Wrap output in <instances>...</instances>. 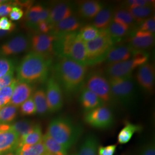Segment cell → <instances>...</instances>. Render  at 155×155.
<instances>
[{"label": "cell", "instance_id": "cell-5", "mask_svg": "<svg viewBox=\"0 0 155 155\" xmlns=\"http://www.w3.org/2000/svg\"><path fill=\"white\" fill-rule=\"evenodd\" d=\"M116 43L106 29H100L99 35L94 40L85 42L87 66L97 64L104 61L105 58L111 48Z\"/></svg>", "mask_w": 155, "mask_h": 155}, {"label": "cell", "instance_id": "cell-42", "mask_svg": "<svg viewBox=\"0 0 155 155\" xmlns=\"http://www.w3.org/2000/svg\"><path fill=\"white\" fill-rule=\"evenodd\" d=\"M116 149V144L99 146L98 148V155H114Z\"/></svg>", "mask_w": 155, "mask_h": 155}, {"label": "cell", "instance_id": "cell-26", "mask_svg": "<svg viewBox=\"0 0 155 155\" xmlns=\"http://www.w3.org/2000/svg\"><path fill=\"white\" fill-rule=\"evenodd\" d=\"M142 130L143 127L141 125L127 121L125 124V126L118 134V143L120 144H127L130 141L134 134L140 132Z\"/></svg>", "mask_w": 155, "mask_h": 155}, {"label": "cell", "instance_id": "cell-11", "mask_svg": "<svg viewBox=\"0 0 155 155\" xmlns=\"http://www.w3.org/2000/svg\"><path fill=\"white\" fill-rule=\"evenodd\" d=\"M136 79L140 86L146 93H153L155 82L154 64L147 62L139 67L136 74Z\"/></svg>", "mask_w": 155, "mask_h": 155}, {"label": "cell", "instance_id": "cell-48", "mask_svg": "<svg viewBox=\"0 0 155 155\" xmlns=\"http://www.w3.org/2000/svg\"><path fill=\"white\" fill-rule=\"evenodd\" d=\"M13 6H16L20 8L21 9L25 8L26 9L27 11L28 9L32 7L33 4V1H12Z\"/></svg>", "mask_w": 155, "mask_h": 155}, {"label": "cell", "instance_id": "cell-6", "mask_svg": "<svg viewBox=\"0 0 155 155\" xmlns=\"http://www.w3.org/2000/svg\"><path fill=\"white\" fill-rule=\"evenodd\" d=\"M111 92L115 103L130 106L136 98V90L132 75L109 78Z\"/></svg>", "mask_w": 155, "mask_h": 155}, {"label": "cell", "instance_id": "cell-19", "mask_svg": "<svg viewBox=\"0 0 155 155\" xmlns=\"http://www.w3.org/2000/svg\"><path fill=\"white\" fill-rule=\"evenodd\" d=\"M33 88L31 84L19 82L16 84L9 104L18 107L32 96Z\"/></svg>", "mask_w": 155, "mask_h": 155}, {"label": "cell", "instance_id": "cell-21", "mask_svg": "<svg viewBox=\"0 0 155 155\" xmlns=\"http://www.w3.org/2000/svg\"><path fill=\"white\" fill-rule=\"evenodd\" d=\"M50 8H45L42 6H32L25 13V20L28 25L36 27L38 22L45 21L50 15Z\"/></svg>", "mask_w": 155, "mask_h": 155}, {"label": "cell", "instance_id": "cell-18", "mask_svg": "<svg viewBox=\"0 0 155 155\" xmlns=\"http://www.w3.org/2000/svg\"><path fill=\"white\" fill-rule=\"evenodd\" d=\"M66 58H70L81 64L87 66V52L85 42L81 39L78 32L76 38L70 47Z\"/></svg>", "mask_w": 155, "mask_h": 155}, {"label": "cell", "instance_id": "cell-34", "mask_svg": "<svg viewBox=\"0 0 155 155\" xmlns=\"http://www.w3.org/2000/svg\"><path fill=\"white\" fill-rule=\"evenodd\" d=\"M36 124L35 122L28 120H22L18 121L11 124L12 129L18 135L20 138L23 136L31 132Z\"/></svg>", "mask_w": 155, "mask_h": 155}, {"label": "cell", "instance_id": "cell-22", "mask_svg": "<svg viewBox=\"0 0 155 155\" xmlns=\"http://www.w3.org/2000/svg\"><path fill=\"white\" fill-rule=\"evenodd\" d=\"M80 92L79 102L85 112L105 105L100 98L89 89L83 87Z\"/></svg>", "mask_w": 155, "mask_h": 155}, {"label": "cell", "instance_id": "cell-35", "mask_svg": "<svg viewBox=\"0 0 155 155\" xmlns=\"http://www.w3.org/2000/svg\"><path fill=\"white\" fill-rule=\"evenodd\" d=\"M100 29L94 25L88 24L80 29L78 35L84 42H87L95 39L100 34Z\"/></svg>", "mask_w": 155, "mask_h": 155}, {"label": "cell", "instance_id": "cell-15", "mask_svg": "<svg viewBox=\"0 0 155 155\" xmlns=\"http://www.w3.org/2000/svg\"><path fill=\"white\" fill-rule=\"evenodd\" d=\"M155 40L153 33L138 30L127 40V45L134 50L145 51L153 47Z\"/></svg>", "mask_w": 155, "mask_h": 155}, {"label": "cell", "instance_id": "cell-43", "mask_svg": "<svg viewBox=\"0 0 155 155\" xmlns=\"http://www.w3.org/2000/svg\"><path fill=\"white\" fill-rule=\"evenodd\" d=\"M15 28V25L7 17L0 18V30L12 32Z\"/></svg>", "mask_w": 155, "mask_h": 155}, {"label": "cell", "instance_id": "cell-31", "mask_svg": "<svg viewBox=\"0 0 155 155\" xmlns=\"http://www.w3.org/2000/svg\"><path fill=\"white\" fill-rule=\"evenodd\" d=\"M106 29L116 43L117 40H120L122 38L125 37L131 31V29L127 25L116 22L113 20Z\"/></svg>", "mask_w": 155, "mask_h": 155}, {"label": "cell", "instance_id": "cell-32", "mask_svg": "<svg viewBox=\"0 0 155 155\" xmlns=\"http://www.w3.org/2000/svg\"><path fill=\"white\" fill-rule=\"evenodd\" d=\"M42 141L50 155H67V150L47 133L43 135Z\"/></svg>", "mask_w": 155, "mask_h": 155}, {"label": "cell", "instance_id": "cell-4", "mask_svg": "<svg viewBox=\"0 0 155 155\" xmlns=\"http://www.w3.org/2000/svg\"><path fill=\"white\" fill-rule=\"evenodd\" d=\"M149 57V54L146 51L134 50L131 59L126 61L107 64L105 70L106 75L109 78L131 76L136 68L148 62Z\"/></svg>", "mask_w": 155, "mask_h": 155}, {"label": "cell", "instance_id": "cell-44", "mask_svg": "<svg viewBox=\"0 0 155 155\" xmlns=\"http://www.w3.org/2000/svg\"><path fill=\"white\" fill-rule=\"evenodd\" d=\"M14 79V71H12L2 77H0V90L10 85Z\"/></svg>", "mask_w": 155, "mask_h": 155}, {"label": "cell", "instance_id": "cell-33", "mask_svg": "<svg viewBox=\"0 0 155 155\" xmlns=\"http://www.w3.org/2000/svg\"><path fill=\"white\" fill-rule=\"evenodd\" d=\"M17 107L8 104L0 109V124H9L16 117Z\"/></svg>", "mask_w": 155, "mask_h": 155}, {"label": "cell", "instance_id": "cell-39", "mask_svg": "<svg viewBox=\"0 0 155 155\" xmlns=\"http://www.w3.org/2000/svg\"><path fill=\"white\" fill-rule=\"evenodd\" d=\"M139 30L154 34L155 32V16L153 15L150 17L140 24Z\"/></svg>", "mask_w": 155, "mask_h": 155}, {"label": "cell", "instance_id": "cell-29", "mask_svg": "<svg viewBox=\"0 0 155 155\" xmlns=\"http://www.w3.org/2000/svg\"><path fill=\"white\" fill-rule=\"evenodd\" d=\"M154 9V5H148L130 8L129 10L137 24H140L146 19L153 16Z\"/></svg>", "mask_w": 155, "mask_h": 155}, {"label": "cell", "instance_id": "cell-24", "mask_svg": "<svg viewBox=\"0 0 155 155\" xmlns=\"http://www.w3.org/2000/svg\"><path fill=\"white\" fill-rule=\"evenodd\" d=\"M114 9L111 6L103 8L94 17L93 25L99 29H104L108 27L113 21Z\"/></svg>", "mask_w": 155, "mask_h": 155}, {"label": "cell", "instance_id": "cell-46", "mask_svg": "<svg viewBox=\"0 0 155 155\" xmlns=\"http://www.w3.org/2000/svg\"><path fill=\"white\" fill-rule=\"evenodd\" d=\"M24 15V11L20 8L13 6L12 7L11 12L9 14V17L11 20L18 21L22 18Z\"/></svg>", "mask_w": 155, "mask_h": 155}, {"label": "cell", "instance_id": "cell-38", "mask_svg": "<svg viewBox=\"0 0 155 155\" xmlns=\"http://www.w3.org/2000/svg\"><path fill=\"white\" fill-rule=\"evenodd\" d=\"M15 65L13 61L7 58H0V77L14 71Z\"/></svg>", "mask_w": 155, "mask_h": 155}, {"label": "cell", "instance_id": "cell-30", "mask_svg": "<svg viewBox=\"0 0 155 155\" xmlns=\"http://www.w3.org/2000/svg\"><path fill=\"white\" fill-rule=\"evenodd\" d=\"M15 151L16 155H50L43 141L33 145H22Z\"/></svg>", "mask_w": 155, "mask_h": 155}, {"label": "cell", "instance_id": "cell-9", "mask_svg": "<svg viewBox=\"0 0 155 155\" xmlns=\"http://www.w3.org/2000/svg\"><path fill=\"white\" fill-rule=\"evenodd\" d=\"M45 93L50 113L61 110L64 105L63 92L60 84L53 77L47 80Z\"/></svg>", "mask_w": 155, "mask_h": 155}, {"label": "cell", "instance_id": "cell-14", "mask_svg": "<svg viewBox=\"0 0 155 155\" xmlns=\"http://www.w3.org/2000/svg\"><path fill=\"white\" fill-rule=\"evenodd\" d=\"M74 7L70 2H60L56 3L50 9V15L46 20L52 25L61 20L74 15Z\"/></svg>", "mask_w": 155, "mask_h": 155}, {"label": "cell", "instance_id": "cell-45", "mask_svg": "<svg viewBox=\"0 0 155 155\" xmlns=\"http://www.w3.org/2000/svg\"><path fill=\"white\" fill-rule=\"evenodd\" d=\"M13 6L12 1H5L4 3L0 4V17L9 15Z\"/></svg>", "mask_w": 155, "mask_h": 155}, {"label": "cell", "instance_id": "cell-8", "mask_svg": "<svg viewBox=\"0 0 155 155\" xmlns=\"http://www.w3.org/2000/svg\"><path fill=\"white\" fill-rule=\"evenodd\" d=\"M83 120L89 126L99 129L110 128L114 122L113 113L109 107L105 105L85 112Z\"/></svg>", "mask_w": 155, "mask_h": 155}, {"label": "cell", "instance_id": "cell-27", "mask_svg": "<svg viewBox=\"0 0 155 155\" xmlns=\"http://www.w3.org/2000/svg\"><path fill=\"white\" fill-rule=\"evenodd\" d=\"M43 134L41 126L36 124L33 129L19 139L18 148L22 145H33L42 142Z\"/></svg>", "mask_w": 155, "mask_h": 155}, {"label": "cell", "instance_id": "cell-40", "mask_svg": "<svg viewBox=\"0 0 155 155\" xmlns=\"http://www.w3.org/2000/svg\"><path fill=\"white\" fill-rule=\"evenodd\" d=\"M126 7L127 8H133L139 6H144L154 5L155 1H149V0H129L125 2Z\"/></svg>", "mask_w": 155, "mask_h": 155}, {"label": "cell", "instance_id": "cell-37", "mask_svg": "<svg viewBox=\"0 0 155 155\" xmlns=\"http://www.w3.org/2000/svg\"><path fill=\"white\" fill-rule=\"evenodd\" d=\"M20 111L22 116H32L36 113V106L33 101L32 96L26 100L20 106Z\"/></svg>", "mask_w": 155, "mask_h": 155}, {"label": "cell", "instance_id": "cell-36", "mask_svg": "<svg viewBox=\"0 0 155 155\" xmlns=\"http://www.w3.org/2000/svg\"><path fill=\"white\" fill-rule=\"evenodd\" d=\"M18 81L17 79H15L10 85L0 90V109L10 102L13 90Z\"/></svg>", "mask_w": 155, "mask_h": 155}, {"label": "cell", "instance_id": "cell-2", "mask_svg": "<svg viewBox=\"0 0 155 155\" xmlns=\"http://www.w3.org/2000/svg\"><path fill=\"white\" fill-rule=\"evenodd\" d=\"M51 63V59L32 51L24 56L17 67V79L31 84L43 82L47 79Z\"/></svg>", "mask_w": 155, "mask_h": 155}, {"label": "cell", "instance_id": "cell-23", "mask_svg": "<svg viewBox=\"0 0 155 155\" xmlns=\"http://www.w3.org/2000/svg\"><path fill=\"white\" fill-rule=\"evenodd\" d=\"M113 20L127 25L131 30L134 29L137 25L129 9L125 6H120L114 9Z\"/></svg>", "mask_w": 155, "mask_h": 155}, {"label": "cell", "instance_id": "cell-1", "mask_svg": "<svg viewBox=\"0 0 155 155\" xmlns=\"http://www.w3.org/2000/svg\"><path fill=\"white\" fill-rule=\"evenodd\" d=\"M53 77L68 95L77 94L83 89L87 74V66L66 57H59L53 67Z\"/></svg>", "mask_w": 155, "mask_h": 155}, {"label": "cell", "instance_id": "cell-41", "mask_svg": "<svg viewBox=\"0 0 155 155\" xmlns=\"http://www.w3.org/2000/svg\"><path fill=\"white\" fill-rule=\"evenodd\" d=\"M138 155H155V144L154 141H150L140 150Z\"/></svg>", "mask_w": 155, "mask_h": 155}, {"label": "cell", "instance_id": "cell-20", "mask_svg": "<svg viewBox=\"0 0 155 155\" xmlns=\"http://www.w3.org/2000/svg\"><path fill=\"white\" fill-rule=\"evenodd\" d=\"M101 2L97 1H82L77 4V12L80 18L85 20L94 18L103 8Z\"/></svg>", "mask_w": 155, "mask_h": 155}, {"label": "cell", "instance_id": "cell-7", "mask_svg": "<svg viewBox=\"0 0 155 155\" xmlns=\"http://www.w3.org/2000/svg\"><path fill=\"white\" fill-rule=\"evenodd\" d=\"M96 94L105 104H115L109 80L102 73L91 71L87 74L84 86Z\"/></svg>", "mask_w": 155, "mask_h": 155}, {"label": "cell", "instance_id": "cell-12", "mask_svg": "<svg viewBox=\"0 0 155 155\" xmlns=\"http://www.w3.org/2000/svg\"><path fill=\"white\" fill-rule=\"evenodd\" d=\"M20 137L9 124H0V155L16 150Z\"/></svg>", "mask_w": 155, "mask_h": 155}, {"label": "cell", "instance_id": "cell-3", "mask_svg": "<svg viewBox=\"0 0 155 155\" xmlns=\"http://www.w3.org/2000/svg\"><path fill=\"white\" fill-rule=\"evenodd\" d=\"M83 131L70 117L59 116L51 121L46 133L68 150L77 143Z\"/></svg>", "mask_w": 155, "mask_h": 155}, {"label": "cell", "instance_id": "cell-49", "mask_svg": "<svg viewBox=\"0 0 155 155\" xmlns=\"http://www.w3.org/2000/svg\"><path fill=\"white\" fill-rule=\"evenodd\" d=\"M10 33V32H8V31L0 30V38H2V37L5 36L6 35H8V33Z\"/></svg>", "mask_w": 155, "mask_h": 155}, {"label": "cell", "instance_id": "cell-50", "mask_svg": "<svg viewBox=\"0 0 155 155\" xmlns=\"http://www.w3.org/2000/svg\"><path fill=\"white\" fill-rule=\"evenodd\" d=\"M5 155H15V153H13V152H9V153H6Z\"/></svg>", "mask_w": 155, "mask_h": 155}, {"label": "cell", "instance_id": "cell-28", "mask_svg": "<svg viewBox=\"0 0 155 155\" xmlns=\"http://www.w3.org/2000/svg\"><path fill=\"white\" fill-rule=\"evenodd\" d=\"M32 98L36 106V113L44 116L50 113L44 89H39L35 91Z\"/></svg>", "mask_w": 155, "mask_h": 155}, {"label": "cell", "instance_id": "cell-47", "mask_svg": "<svg viewBox=\"0 0 155 155\" xmlns=\"http://www.w3.org/2000/svg\"><path fill=\"white\" fill-rule=\"evenodd\" d=\"M36 28L41 32L40 33L47 34L51 31L52 25L48 24L46 20L41 21L37 24Z\"/></svg>", "mask_w": 155, "mask_h": 155}, {"label": "cell", "instance_id": "cell-16", "mask_svg": "<svg viewBox=\"0 0 155 155\" xmlns=\"http://www.w3.org/2000/svg\"><path fill=\"white\" fill-rule=\"evenodd\" d=\"M134 50L128 45H113L107 52L104 61L109 64L126 61L132 58Z\"/></svg>", "mask_w": 155, "mask_h": 155}, {"label": "cell", "instance_id": "cell-13", "mask_svg": "<svg viewBox=\"0 0 155 155\" xmlns=\"http://www.w3.org/2000/svg\"><path fill=\"white\" fill-rule=\"evenodd\" d=\"M31 45V40L27 36L19 35L2 45L0 54L9 56L16 55L26 51Z\"/></svg>", "mask_w": 155, "mask_h": 155}, {"label": "cell", "instance_id": "cell-10", "mask_svg": "<svg viewBox=\"0 0 155 155\" xmlns=\"http://www.w3.org/2000/svg\"><path fill=\"white\" fill-rule=\"evenodd\" d=\"M55 38L51 34L36 33L31 39V46L32 52L51 59L54 54V43Z\"/></svg>", "mask_w": 155, "mask_h": 155}, {"label": "cell", "instance_id": "cell-17", "mask_svg": "<svg viewBox=\"0 0 155 155\" xmlns=\"http://www.w3.org/2000/svg\"><path fill=\"white\" fill-rule=\"evenodd\" d=\"M81 25L82 22L79 18L74 15L52 25L51 31H52L51 35L56 37L66 33L75 32L81 27Z\"/></svg>", "mask_w": 155, "mask_h": 155}, {"label": "cell", "instance_id": "cell-25", "mask_svg": "<svg viewBox=\"0 0 155 155\" xmlns=\"http://www.w3.org/2000/svg\"><path fill=\"white\" fill-rule=\"evenodd\" d=\"M99 142L97 137L92 134L84 138L76 154L74 155H98Z\"/></svg>", "mask_w": 155, "mask_h": 155}]
</instances>
